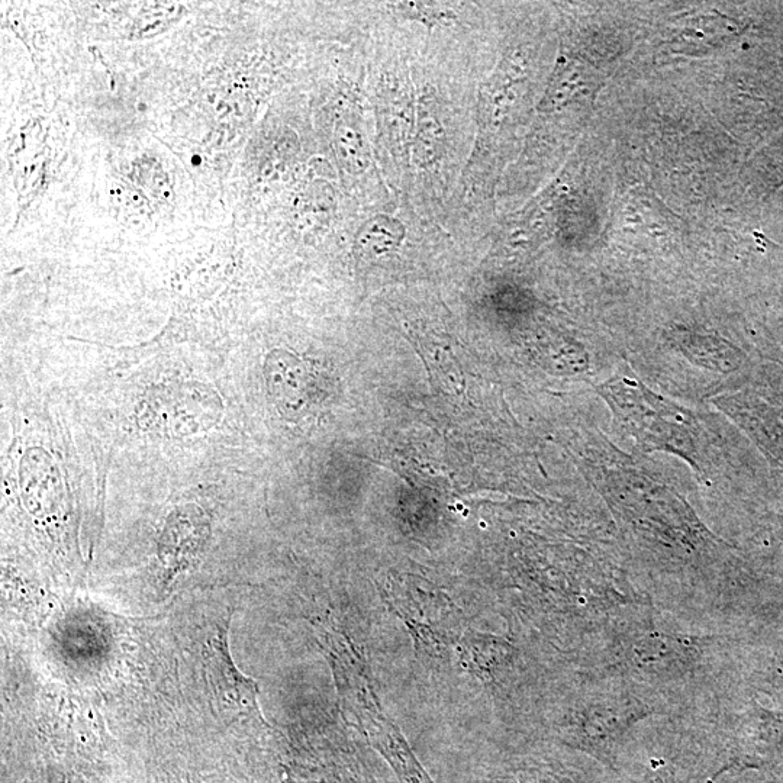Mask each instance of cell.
I'll return each instance as SVG.
<instances>
[{
    "label": "cell",
    "mask_w": 783,
    "mask_h": 783,
    "mask_svg": "<svg viewBox=\"0 0 783 783\" xmlns=\"http://www.w3.org/2000/svg\"><path fill=\"white\" fill-rule=\"evenodd\" d=\"M322 634L347 720L353 721L404 783H434L399 728L383 712L350 643L337 631H322Z\"/></svg>",
    "instance_id": "6da1fadb"
},
{
    "label": "cell",
    "mask_w": 783,
    "mask_h": 783,
    "mask_svg": "<svg viewBox=\"0 0 783 783\" xmlns=\"http://www.w3.org/2000/svg\"><path fill=\"white\" fill-rule=\"evenodd\" d=\"M266 375L270 396L288 418L317 415L333 402L334 379L312 360L275 351L267 359Z\"/></svg>",
    "instance_id": "7a4b0ae2"
},
{
    "label": "cell",
    "mask_w": 783,
    "mask_h": 783,
    "mask_svg": "<svg viewBox=\"0 0 783 783\" xmlns=\"http://www.w3.org/2000/svg\"><path fill=\"white\" fill-rule=\"evenodd\" d=\"M605 392L612 402L615 401L624 422L640 440L646 441L649 446L667 447L681 454H688L691 450L688 431L678 421H670L672 414H675L672 406L657 401L652 393L644 392L638 385L637 388H630L627 377L621 382L609 383Z\"/></svg>",
    "instance_id": "3957f363"
},
{
    "label": "cell",
    "mask_w": 783,
    "mask_h": 783,
    "mask_svg": "<svg viewBox=\"0 0 783 783\" xmlns=\"http://www.w3.org/2000/svg\"><path fill=\"white\" fill-rule=\"evenodd\" d=\"M228 630H230V617L215 624L214 631L209 634L206 641L208 647L206 669H208L209 681L214 685L219 698L227 702L230 708L264 723L257 701L259 688L253 679L244 676L232 662L230 647H228Z\"/></svg>",
    "instance_id": "277c9868"
},
{
    "label": "cell",
    "mask_w": 783,
    "mask_h": 783,
    "mask_svg": "<svg viewBox=\"0 0 783 783\" xmlns=\"http://www.w3.org/2000/svg\"><path fill=\"white\" fill-rule=\"evenodd\" d=\"M396 9H399L401 14L409 16V18L418 19V21L430 28L441 24V22H449L450 19L456 18L449 9L431 8V6L420 5V3H399Z\"/></svg>",
    "instance_id": "5b68a950"
}]
</instances>
